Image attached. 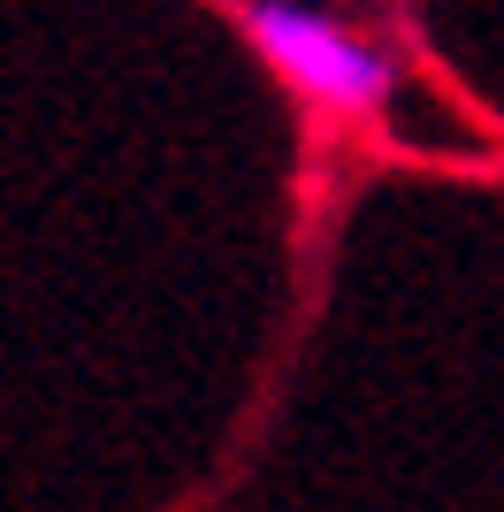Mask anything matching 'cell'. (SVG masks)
I'll use <instances>...</instances> for the list:
<instances>
[{"label": "cell", "instance_id": "obj_1", "mask_svg": "<svg viewBox=\"0 0 504 512\" xmlns=\"http://www.w3.org/2000/svg\"><path fill=\"white\" fill-rule=\"evenodd\" d=\"M230 23L245 46L283 77L306 115L321 123H375L398 100V54L344 8H314V0H237Z\"/></svg>", "mask_w": 504, "mask_h": 512}]
</instances>
